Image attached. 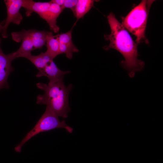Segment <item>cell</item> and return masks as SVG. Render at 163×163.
<instances>
[{
  "instance_id": "ba28073f",
  "label": "cell",
  "mask_w": 163,
  "mask_h": 163,
  "mask_svg": "<svg viewBox=\"0 0 163 163\" xmlns=\"http://www.w3.org/2000/svg\"><path fill=\"white\" fill-rule=\"evenodd\" d=\"M50 4V1L41 2L23 0L22 7L25 9L27 16H30L33 12H35L48 23L50 19L49 9Z\"/></svg>"
},
{
  "instance_id": "5bb4252c",
  "label": "cell",
  "mask_w": 163,
  "mask_h": 163,
  "mask_svg": "<svg viewBox=\"0 0 163 163\" xmlns=\"http://www.w3.org/2000/svg\"><path fill=\"white\" fill-rule=\"evenodd\" d=\"M26 58L31 62L39 70L43 69L53 59L46 52H41L37 56L32 55L31 54L27 56Z\"/></svg>"
},
{
  "instance_id": "3957f363",
  "label": "cell",
  "mask_w": 163,
  "mask_h": 163,
  "mask_svg": "<svg viewBox=\"0 0 163 163\" xmlns=\"http://www.w3.org/2000/svg\"><path fill=\"white\" fill-rule=\"evenodd\" d=\"M155 0H143L125 17L122 18L121 24L125 29L136 37L138 45L149 42L145 36L146 27L150 7Z\"/></svg>"
},
{
  "instance_id": "8992f818",
  "label": "cell",
  "mask_w": 163,
  "mask_h": 163,
  "mask_svg": "<svg viewBox=\"0 0 163 163\" xmlns=\"http://www.w3.org/2000/svg\"><path fill=\"white\" fill-rule=\"evenodd\" d=\"M12 39L17 42L21 41L22 43L19 49L12 54L14 59L18 57L25 58L31 54V52L34 50L33 43L27 30H22L21 32L11 33Z\"/></svg>"
},
{
  "instance_id": "9c48e42d",
  "label": "cell",
  "mask_w": 163,
  "mask_h": 163,
  "mask_svg": "<svg viewBox=\"0 0 163 163\" xmlns=\"http://www.w3.org/2000/svg\"><path fill=\"white\" fill-rule=\"evenodd\" d=\"M69 72V71H63L60 69L53 60L47 64L43 69L39 70L36 77H46L49 80L48 84L52 85L63 80L64 75Z\"/></svg>"
},
{
  "instance_id": "e0dca14e",
  "label": "cell",
  "mask_w": 163,
  "mask_h": 163,
  "mask_svg": "<svg viewBox=\"0 0 163 163\" xmlns=\"http://www.w3.org/2000/svg\"><path fill=\"white\" fill-rule=\"evenodd\" d=\"M77 2V0H65L64 4L62 7L64 9L66 8H70L73 12Z\"/></svg>"
},
{
  "instance_id": "8fae6325",
  "label": "cell",
  "mask_w": 163,
  "mask_h": 163,
  "mask_svg": "<svg viewBox=\"0 0 163 163\" xmlns=\"http://www.w3.org/2000/svg\"><path fill=\"white\" fill-rule=\"evenodd\" d=\"M31 40L34 50L41 49L46 44V37L48 31L35 29L27 30Z\"/></svg>"
},
{
  "instance_id": "ac0fdd59",
  "label": "cell",
  "mask_w": 163,
  "mask_h": 163,
  "mask_svg": "<svg viewBox=\"0 0 163 163\" xmlns=\"http://www.w3.org/2000/svg\"><path fill=\"white\" fill-rule=\"evenodd\" d=\"M50 1L52 2L55 3L60 6H62L64 4L65 0H52Z\"/></svg>"
},
{
  "instance_id": "52a82bcc",
  "label": "cell",
  "mask_w": 163,
  "mask_h": 163,
  "mask_svg": "<svg viewBox=\"0 0 163 163\" xmlns=\"http://www.w3.org/2000/svg\"><path fill=\"white\" fill-rule=\"evenodd\" d=\"M1 41L0 37V90L9 88L8 78L14 70L11 65V62L14 59L12 53L5 55L3 53L1 47Z\"/></svg>"
},
{
  "instance_id": "5b68a950",
  "label": "cell",
  "mask_w": 163,
  "mask_h": 163,
  "mask_svg": "<svg viewBox=\"0 0 163 163\" xmlns=\"http://www.w3.org/2000/svg\"><path fill=\"white\" fill-rule=\"evenodd\" d=\"M7 10V17L5 20V23L1 33L2 37H8L7 28L10 23L19 24L23 19V17L20 12L22 7L23 0H4Z\"/></svg>"
},
{
  "instance_id": "30bf717a",
  "label": "cell",
  "mask_w": 163,
  "mask_h": 163,
  "mask_svg": "<svg viewBox=\"0 0 163 163\" xmlns=\"http://www.w3.org/2000/svg\"><path fill=\"white\" fill-rule=\"evenodd\" d=\"M64 9L62 7L51 2L49 9L50 20L48 24L50 30L55 33H58L59 29L56 24V19Z\"/></svg>"
},
{
  "instance_id": "277c9868",
  "label": "cell",
  "mask_w": 163,
  "mask_h": 163,
  "mask_svg": "<svg viewBox=\"0 0 163 163\" xmlns=\"http://www.w3.org/2000/svg\"><path fill=\"white\" fill-rule=\"evenodd\" d=\"M56 128H63L68 133H72L73 129L68 125L65 120L60 121L58 117L46 106V110L33 128L28 132L20 142L14 148L15 151L18 152L21 151L24 144L34 136L43 132Z\"/></svg>"
},
{
  "instance_id": "9a60e30c",
  "label": "cell",
  "mask_w": 163,
  "mask_h": 163,
  "mask_svg": "<svg viewBox=\"0 0 163 163\" xmlns=\"http://www.w3.org/2000/svg\"><path fill=\"white\" fill-rule=\"evenodd\" d=\"M59 43L60 54H65L66 57L69 59H72L73 53H77L78 51V49L74 44L67 45Z\"/></svg>"
},
{
  "instance_id": "7a4b0ae2",
  "label": "cell",
  "mask_w": 163,
  "mask_h": 163,
  "mask_svg": "<svg viewBox=\"0 0 163 163\" xmlns=\"http://www.w3.org/2000/svg\"><path fill=\"white\" fill-rule=\"evenodd\" d=\"M36 85L44 91L37 96V103L46 105L58 117L67 118L70 110L68 99L72 85L66 86L62 80L52 85L39 82Z\"/></svg>"
},
{
  "instance_id": "6da1fadb",
  "label": "cell",
  "mask_w": 163,
  "mask_h": 163,
  "mask_svg": "<svg viewBox=\"0 0 163 163\" xmlns=\"http://www.w3.org/2000/svg\"><path fill=\"white\" fill-rule=\"evenodd\" d=\"M107 18L111 32L109 34L105 35L104 37L109 41L110 43L103 49L106 50L113 49L119 52L124 59L120 62L121 65L127 71L129 77L133 78L136 72L142 71L145 66L144 62L138 58V44L112 12L109 14Z\"/></svg>"
},
{
  "instance_id": "4fadbf2b",
  "label": "cell",
  "mask_w": 163,
  "mask_h": 163,
  "mask_svg": "<svg viewBox=\"0 0 163 163\" xmlns=\"http://www.w3.org/2000/svg\"><path fill=\"white\" fill-rule=\"evenodd\" d=\"M94 0H78L75 7L73 13L77 18L76 21L74 23V26L76 22L81 18H82L94 5Z\"/></svg>"
},
{
  "instance_id": "2e32d148",
  "label": "cell",
  "mask_w": 163,
  "mask_h": 163,
  "mask_svg": "<svg viewBox=\"0 0 163 163\" xmlns=\"http://www.w3.org/2000/svg\"><path fill=\"white\" fill-rule=\"evenodd\" d=\"M73 27L66 33H62L55 35L59 43L67 45L73 44L72 40Z\"/></svg>"
},
{
  "instance_id": "d6986e66",
  "label": "cell",
  "mask_w": 163,
  "mask_h": 163,
  "mask_svg": "<svg viewBox=\"0 0 163 163\" xmlns=\"http://www.w3.org/2000/svg\"><path fill=\"white\" fill-rule=\"evenodd\" d=\"M5 21L4 20L0 23V33H1L2 31L4 26L5 23Z\"/></svg>"
},
{
  "instance_id": "7c38bea8",
  "label": "cell",
  "mask_w": 163,
  "mask_h": 163,
  "mask_svg": "<svg viewBox=\"0 0 163 163\" xmlns=\"http://www.w3.org/2000/svg\"><path fill=\"white\" fill-rule=\"evenodd\" d=\"M46 53L53 59L60 54L59 42L52 32L48 31L46 37Z\"/></svg>"
}]
</instances>
